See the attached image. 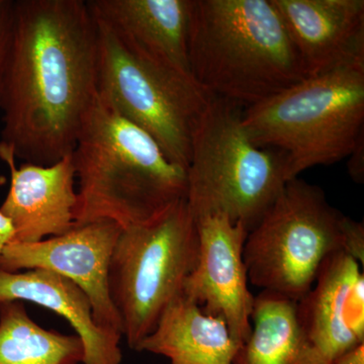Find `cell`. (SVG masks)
<instances>
[{
    "instance_id": "6da1fadb",
    "label": "cell",
    "mask_w": 364,
    "mask_h": 364,
    "mask_svg": "<svg viewBox=\"0 0 364 364\" xmlns=\"http://www.w3.org/2000/svg\"><path fill=\"white\" fill-rule=\"evenodd\" d=\"M100 41L85 0H14L0 146L32 164L71 155L98 95Z\"/></svg>"
},
{
    "instance_id": "7a4b0ae2",
    "label": "cell",
    "mask_w": 364,
    "mask_h": 364,
    "mask_svg": "<svg viewBox=\"0 0 364 364\" xmlns=\"http://www.w3.org/2000/svg\"><path fill=\"white\" fill-rule=\"evenodd\" d=\"M78 178L74 227L145 224L186 200V170L97 95L72 152Z\"/></svg>"
},
{
    "instance_id": "3957f363",
    "label": "cell",
    "mask_w": 364,
    "mask_h": 364,
    "mask_svg": "<svg viewBox=\"0 0 364 364\" xmlns=\"http://www.w3.org/2000/svg\"><path fill=\"white\" fill-rule=\"evenodd\" d=\"M191 76L244 109L308 78L272 0H193Z\"/></svg>"
},
{
    "instance_id": "277c9868",
    "label": "cell",
    "mask_w": 364,
    "mask_h": 364,
    "mask_svg": "<svg viewBox=\"0 0 364 364\" xmlns=\"http://www.w3.org/2000/svg\"><path fill=\"white\" fill-rule=\"evenodd\" d=\"M256 146L280 151L289 177L351 154L364 136V65L308 77L244 109Z\"/></svg>"
},
{
    "instance_id": "5b68a950",
    "label": "cell",
    "mask_w": 364,
    "mask_h": 364,
    "mask_svg": "<svg viewBox=\"0 0 364 364\" xmlns=\"http://www.w3.org/2000/svg\"><path fill=\"white\" fill-rule=\"evenodd\" d=\"M244 107L212 97L193 136L186 202L196 220L222 215L248 232L289 181L280 151L256 146L242 124Z\"/></svg>"
},
{
    "instance_id": "8992f818",
    "label": "cell",
    "mask_w": 364,
    "mask_h": 364,
    "mask_svg": "<svg viewBox=\"0 0 364 364\" xmlns=\"http://www.w3.org/2000/svg\"><path fill=\"white\" fill-rule=\"evenodd\" d=\"M95 21L98 95L152 136L170 161L186 170L193 136L212 95L193 76L151 58L111 26Z\"/></svg>"
},
{
    "instance_id": "52a82bcc",
    "label": "cell",
    "mask_w": 364,
    "mask_h": 364,
    "mask_svg": "<svg viewBox=\"0 0 364 364\" xmlns=\"http://www.w3.org/2000/svg\"><path fill=\"white\" fill-rule=\"evenodd\" d=\"M198 224L186 200L122 231L109 263V287L122 336L131 349L136 350L182 293L198 262Z\"/></svg>"
},
{
    "instance_id": "ba28073f",
    "label": "cell",
    "mask_w": 364,
    "mask_h": 364,
    "mask_svg": "<svg viewBox=\"0 0 364 364\" xmlns=\"http://www.w3.org/2000/svg\"><path fill=\"white\" fill-rule=\"evenodd\" d=\"M346 219L322 188L298 177L287 181L246 238L243 259L249 282L299 301L312 289L324 261L346 252Z\"/></svg>"
},
{
    "instance_id": "9c48e42d",
    "label": "cell",
    "mask_w": 364,
    "mask_h": 364,
    "mask_svg": "<svg viewBox=\"0 0 364 364\" xmlns=\"http://www.w3.org/2000/svg\"><path fill=\"white\" fill-rule=\"evenodd\" d=\"M122 231L117 223L102 220L35 243L11 242L0 258V269H44L71 280L90 299L97 325L122 335L109 287V263Z\"/></svg>"
},
{
    "instance_id": "30bf717a",
    "label": "cell",
    "mask_w": 364,
    "mask_h": 364,
    "mask_svg": "<svg viewBox=\"0 0 364 364\" xmlns=\"http://www.w3.org/2000/svg\"><path fill=\"white\" fill-rule=\"evenodd\" d=\"M198 258L182 287V294L203 313L221 318L239 346L251 334L255 296L248 289L243 249L248 230L222 215L200 218Z\"/></svg>"
},
{
    "instance_id": "8fae6325",
    "label": "cell",
    "mask_w": 364,
    "mask_h": 364,
    "mask_svg": "<svg viewBox=\"0 0 364 364\" xmlns=\"http://www.w3.org/2000/svg\"><path fill=\"white\" fill-rule=\"evenodd\" d=\"M363 267L344 251L324 261L312 289L298 301L306 338L330 364L364 344Z\"/></svg>"
},
{
    "instance_id": "7c38bea8",
    "label": "cell",
    "mask_w": 364,
    "mask_h": 364,
    "mask_svg": "<svg viewBox=\"0 0 364 364\" xmlns=\"http://www.w3.org/2000/svg\"><path fill=\"white\" fill-rule=\"evenodd\" d=\"M306 77L364 65L363 0H272Z\"/></svg>"
},
{
    "instance_id": "4fadbf2b",
    "label": "cell",
    "mask_w": 364,
    "mask_h": 364,
    "mask_svg": "<svg viewBox=\"0 0 364 364\" xmlns=\"http://www.w3.org/2000/svg\"><path fill=\"white\" fill-rule=\"evenodd\" d=\"M0 159L11 171V188L0 212L13 224V242L35 243L73 229L77 191L72 154L48 166L16 167L13 152L0 146Z\"/></svg>"
},
{
    "instance_id": "5bb4252c",
    "label": "cell",
    "mask_w": 364,
    "mask_h": 364,
    "mask_svg": "<svg viewBox=\"0 0 364 364\" xmlns=\"http://www.w3.org/2000/svg\"><path fill=\"white\" fill-rule=\"evenodd\" d=\"M102 21L151 58L191 75L188 33L193 0H88Z\"/></svg>"
},
{
    "instance_id": "9a60e30c",
    "label": "cell",
    "mask_w": 364,
    "mask_h": 364,
    "mask_svg": "<svg viewBox=\"0 0 364 364\" xmlns=\"http://www.w3.org/2000/svg\"><path fill=\"white\" fill-rule=\"evenodd\" d=\"M16 301L44 306L65 318L82 342V364H121L122 335L97 325L90 299L71 280L44 269H0V303Z\"/></svg>"
},
{
    "instance_id": "2e32d148",
    "label": "cell",
    "mask_w": 364,
    "mask_h": 364,
    "mask_svg": "<svg viewBox=\"0 0 364 364\" xmlns=\"http://www.w3.org/2000/svg\"><path fill=\"white\" fill-rule=\"evenodd\" d=\"M239 348L224 320L203 313L181 294L136 351L165 356L170 364H233Z\"/></svg>"
},
{
    "instance_id": "e0dca14e",
    "label": "cell",
    "mask_w": 364,
    "mask_h": 364,
    "mask_svg": "<svg viewBox=\"0 0 364 364\" xmlns=\"http://www.w3.org/2000/svg\"><path fill=\"white\" fill-rule=\"evenodd\" d=\"M251 327L233 364H327L301 329L296 299L261 291L254 301Z\"/></svg>"
},
{
    "instance_id": "ac0fdd59",
    "label": "cell",
    "mask_w": 364,
    "mask_h": 364,
    "mask_svg": "<svg viewBox=\"0 0 364 364\" xmlns=\"http://www.w3.org/2000/svg\"><path fill=\"white\" fill-rule=\"evenodd\" d=\"M83 358L77 335L41 327L23 301L0 303V364H82Z\"/></svg>"
},
{
    "instance_id": "d6986e66",
    "label": "cell",
    "mask_w": 364,
    "mask_h": 364,
    "mask_svg": "<svg viewBox=\"0 0 364 364\" xmlns=\"http://www.w3.org/2000/svg\"><path fill=\"white\" fill-rule=\"evenodd\" d=\"M14 21V0H0V112L13 42Z\"/></svg>"
},
{
    "instance_id": "ffe728a7",
    "label": "cell",
    "mask_w": 364,
    "mask_h": 364,
    "mask_svg": "<svg viewBox=\"0 0 364 364\" xmlns=\"http://www.w3.org/2000/svg\"><path fill=\"white\" fill-rule=\"evenodd\" d=\"M346 253L364 265V225L347 217L345 223Z\"/></svg>"
},
{
    "instance_id": "44dd1931",
    "label": "cell",
    "mask_w": 364,
    "mask_h": 364,
    "mask_svg": "<svg viewBox=\"0 0 364 364\" xmlns=\"http://www.w3.org/2000/svg\"><path fill=\"white\" fill-rule=\"evenodd\" d=\"M348 171L351 178L358 183L364 181V136L359 140L349 155Z\"/></svg>"
},
{
    "instance_id": "7402d4cb",
    "label": "cell",
    "mask_w": 364,
    "mask_h": 364,
    "mask_svg": "<svg viewBox=\"0 0 364 364\" xmlns=\"http://www.w3.org/2000/svg\"><path fill=\"white\" fill-rule=\"evenodd\" d=\"M14 228L11 220L0 212V258L4 249L14 241Z\"/></svg>"
},
{
    "instance_id": "603a6c76",
    "label": "cell",
    "mask_w": 364,
    "mask_h": 364,
    "mask_svg": "<svg viewBox=\"0 0 364 364\" xmlns=\"http://www.w3.org/2000/svg\"><path fill=\"white\" fill-rule=\"evenodd\" d=\"M330 364H364V344L359 345Z\"/></svg>"
}]
</instances>
